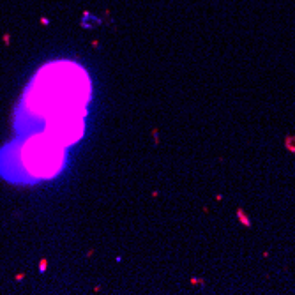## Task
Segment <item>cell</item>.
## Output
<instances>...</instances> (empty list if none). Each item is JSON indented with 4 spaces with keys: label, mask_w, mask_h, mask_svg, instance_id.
Masks as SVG:
<instances>
[{
    "label": "cell",
    "mask_w": 295,
    "mask_h": 295,
    "mask_svg": "<svg viewBox=\"0 0 295 295\" xmlns=\"http://www.w3.org/2000/svg\"><path fill=\"white\" fill-rule=\"evenodd\" d=\"M239 217L242 219V223H244V224H249V221H247V217H246V216H244V214H242V212H240V210H239Z\"/></svg>",
    "instance_id": "cell-1"
}]
</instances>
